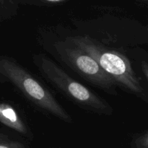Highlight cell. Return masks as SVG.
<instances>
[{
    "label": "cell",
    "instance_id": "cell-3",
    "mask_svg": "<svg viewBox=\"0 0 148 148\" xmlns=\"http://www.w3.org/2000/svg\"><path fill=\"white\" fill-rule=\"evenodd\" d=\"M40 68L50 81L76 102L101 113H108L111 110L106 102L89 89L71 78L52 60L42 57L40 58Z\"/></svg>",
    "mask_w": 148,
    "mask_h": 148
},
{
    "label": "cell",
    "instance_id": "cell-6",
    "mask_svg": "<svg viewBox=\"0 0 148 148\" xmlns=\"http://www.w3.org/2000/svg\"><path fill=\"white\" fill-rule=\"evenodd\" d=\"M0 148H25L23 143L12 140L8 136L0 133Z\"/></svg>",
    "mask_w": 148,
    "mask_h": 148
},
{
    "label": "cell",
    "instance_id": "cell-1",
    "mask_svg": "<svg viewBox=\"0 0 148 148\" xmlns=\"http://www.w3.org/2000/svg\"><path fill=\"white\" fill-rule=\"evenodd\" d=\"M0 74L12 83L29 100L40 108L70 122L69 115L55 100L53 96L26 70L8 58L0 59Z\"/></svg>",
    "mask_w": 148,
    "mask_h": 148
},
{
    "label": "cell",
    "instance_id": "cell-5",
    "mask_svg": "<svg viewBox=\"0 0 148 148\" xmlns=\"http://www.w3.org/2000/svg\"><path fill=\"white\" fill-rule=\"evenodd\" d=\"M0 122L13 130L27 134V129L14 107L6 103H0Z\"/></svg>",
    "mask_w": 148,
    "mask_h": 148
},
{
    "label": "cell",
    "instance_id": "cell-4",
    "mask_svg": "<svg viewBox=\"0 0 148 148\" xmlns=\"http://www.w3.org/2000/svg\"><path fill=\"white\" fill-rule=\"evenodd\" d=\"M55 46L62 59L82 76L104 89L114 91L117 83L90 55L66 41Z\"/></svg>",
    "mask_w": 148,
    "mask_h": 148
},
{
    "label": "cell",
    "instance_id": "cell-7",
    "mask_svg": "<svg viewBox=\"0 0 148 148\" xmlns=\"http://www.w3.org/2000/svg\"><path fill=\"white\" fill-rule=\"evenodd\" d=\"M45 1H47V2H51V3H58V2H62V1H64L66 0H43Z\"/></svg>",
    "mask_w": 148,
    "mask_h": 148
},
{
    "label": "cell",
    "instance_id": "cell-2",
    "mask_svg": "<svg viewBox=\"0 0 148 148\" xmlns=\"http://www.w3.org/2000/svg\"><path fill=\"white\" fill-rule=\"evenodd\" d=\"M66 41L93 57L116 82L132 90H139L140 87L137 85L131 65L125 56L116 51L101 46L88 36L70 37L66 39Z\"/></svg>",
    "mask_w": 148,
    "mask_h": 148
},
{
    "label": "cell",
    "instance_id": "cell-8",
    "mask_svg": "<svg viewBox=\"0 0 148 148\" xmlns=\"http://www.w3.org/2000/svg\"><path fill=\"white\" fill-rule=\"evenodd\" d=\"M6 1H7V0H0V3H3Z\"/></svg>",
    "mask_w": 148,
    "mask_h": 148
}]
</instances>
